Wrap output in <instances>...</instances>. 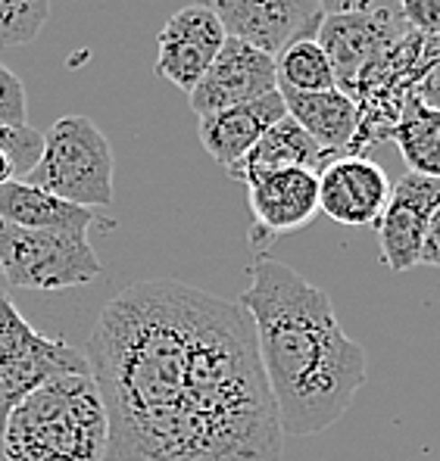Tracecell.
<instances>
[{
    "mask_svg": "<svg viewBox=\"0 0 440 461\" xmlns=\"http://www.w3.org/2000/svg\"><path fill=\"white\" fill-rule=\"evenodd\" d=\"M10 181H19V168H16V162H13L10 156L0 153V187L10 185Z\"/></svg>",
    "mask_w": 440,
    "mask_h": 461,
    "instance_id": "27",
    "label": "cell"
},
{
    "mask_svg": "<svg viewBox=\"0 0 440 461\" xmlns=\"http://www.w3.org/2000/svg\"><path fill=\"white\" fill-rule=\"evenodd\" d=\"M6 461H106L110 421L91 371H66L32 390L0 433Z\"/></svg>",
    "mask_w": 440,
    "mask_h": 461,
    "instance_id": "3",
    "label": "cell"
},
{
    "mask_svg": "<svg viewBox=\"0 0 440 461\" xmlns=\"http://www.w3.org/2000/svg\"><path fill=\"white\" fill-rule=\"evenodd\" d=\"M238 306L253 321L284 439L316 437L341 421L369 377V358L347 337L328 290L260 253Z\"/></svg>",
    "mask_w": 440,
    "mask_h": 461,
    "instance_id": "2",
    "label": "cell"
},
{
    "mask_svg": "<svg viewBox=\"0 0 440 461\" xmlns=\"http://www.w3.org/2000/svg\"><path fill=\"white\" fill-rule=\"evenodd\" d=\"M50 16V0H0V47L35 41Z\"/></svg>",
    "mask_w": 440,
    "mask_h": 461,
    "instance_id": "20",
    "label": "cell"
},
{
    "mask_svg": "<svg viewBox=\"0 0 440 461\" xmlns=\"http://www.w3.org/2000/svg\"><path fill=\"white\" fill-rule=\"evenodd\" d=\"M331 159H335V156L325 153L290 115H284L281 122H275V125L256 140L253 150L228 168V175H232L234 181H241V185L250 175L272 172V168H307V172L319 175Z\"/></svg>",
    "mask_w": 440,
    "mask_h": 461,
    "instance_id": "17",
    "label": "cell"
},
{
    "mask_svg": "<svg viewBox=\"0 0 440 461\" xmlns=\"http://www.w3.org/2000/svg\"><path fill=\"white\" fill-rule=\"evenodd\" d=\"M422 104H428L431 110H437L440 113V66L435 72H431L428 78L422 81V87H418V94H416Z\"/></svg>",
    "mask_w": 440,
    "mask_h": 461,
    "instance_id": "25",
    "label": "cell"
},
{
    "mask_svg": "<svg viewBox=\"0 0 440 461\" xmlns=\"http://www.w3.org/2000/svg\"><path fill=\"white\" fill-rule=\"evenodd\" d=\"M288 115L322 147L328 156L353 153L356 134H360V106L344 91L297 94L281 91Z\"/></svg>",
    "mask_w": 440,
    "mask_h": 461,
    "instance_id": "15",
    "label": "cell"
},
{
    "mask_svg": "<svg viewBox=\"0 0 440 461\" xmlns=\"http://www.w3.org/2000/svg\"><path fill=\"white\" fill-rule=\"evenodd\" d=\"M41 150H44V134L32 125H0V153H6L19 168V181L38 166Z\"/></svg>",
    "mask_w": 440,
    "mask_h": 461,
    "instance_id": "21",
    "label": "cell"
},
{
    "mask_svg": "<svg viewBox=\"0 0 440 461\" xmlns=\"http://www.w3.org/2000/svg\"><path fill=\"white\" fill-rule=\"evenodd\" d=\"M375 0H322L325 16H337V13H356V10H369Z\"/></svg>",
    "mask_w": 440,
    "mask_h": 461,
    "instance_id": "26",
    "label": "cell"
},
{
    "mask_svg": "<svg viewBox=\"0 0 440 461\" xmlns=\"http://www.w3.org/2000/svg\"><path fill=\"white\" fill-rule=\"evenodd\" d=\"M247 203L253 215V240H275L307 228L319 209V175L307 168H272L247 181Z\"/></svg>",
    "mask_w": 440,
    "mask_h": 461,
    "instance_id": "11",
    "label": "cell"
},
{
    "mask_svg": "<svg viewBox=\"0 0 440 461\" xmlns=\"http://www.w3.org/2000/svg\"><path fill=\"white\" fill-rule=\"evenodd\" d=\"M85 358L110 421L106 461H281V421L238 303L138 281L104 306Z\"/></svg>",
    "mask_w": 440,
    "mask_h": 461,
    "instance_id": "1",
    "label": "cell"
},
{
    "mask_svg": "<svg viewBox=\"0 0 440 461\" xmlns=\"http://www.w3.org/2000/svg\"><path fill=\"white\" fill-rule=\"evenodd\" d=\"M440 200V181L406 172L390 191V200L378 219V249L390 271H412L422 266L425 230Z\"/></svg>",
    "mask_w": 440,
    "mask_h": 461,
    "instance_id": "13",
    "label": "cell"
},
{
    "mask_svg": "<svg viewBox=\"0 0 440 461\" xmlns=\"http://www.w3.org/2000/svg\"><path fill=\"white\" fill-rule=\"evenodd\" d=\"M0 221H10L19 228L35 230H66V234H81L94 228V209L76 206L69 200L41 191L25 181H10L0 187Z\"/></svg>",
    "mask_w": 440,
    "mask_h": 461,
    "instance_id": "16",
    "label": "cell"
},
{
    "mask_svg": "<svg viewBox=\"0 0 440 461\" xmlns=\"http://www.w3.org/2000/svg\"><path fill=\"white\" fill-rule=\"evenodd\" d=\"M409 166V172L440 181V113L412 97L390 138Z\"/></svg>",
    "mask_w": 440,
    "mask_h": 461,
    "instance_id": "18",
    "label": "cell"
},
{
    "mask_svg": "<svg viewBox=\"0 0 440 461\" xmlns=\"http://www.w3.org/2000/svg\"><path fill=\"white\" fill-rule=\"evenodd\" d=\"M66 371H91L85 352L35 330L0 290V433L32 390Z\"/></svg>",
    "mask_w": 440,
    "mask_h": 461,
    "instance_id": "6",
    "label": "cell"
},
{
    "mask_svg": "<svg viewBox=\"0 0 440 461\" xmlns=\"http://www.w3.org/2000/svg\"><path fill=\"white\" fill-rule=\"evenodd\" d=\"M409 23L403 19L400 6L394 4H371L369 10L337 13L325 16L316 41L328 53L331 69H335L337 91H344L350 100L362 87V81L371 76L378 63L409 35Z\"/></svg>",
    "mask_w": 440,
    "mask_h": 461,
    "instance_id": "7",
    "label": "cell"
},
{
    "mask_svg": "<svg viewBox=\"0 0 440 461\" xmlns=\"http://www.w3.org/2000/svg\"><path fill=\"white\" fill-rule=\"evenodd\" d=\"M390 191L388 172L365 153L335 156L319 172V209L347 228L378 225Z\"/></svg>",
    "mask_w": 440,
    "mask_h": 461,
    "instance_id": "12",
    "label": "cell"
},
{
    "mask_svg": "<svg viewBox=\"0 0 440 461\" xmlns=\"http://www.w3.org/2000/svg\"><path fill=\"white\" fill-rule=\"evenodd\" d=\"M400 13L412 32L440 35V0H400Z\"/></svg>",
    "mask_w": 440,
    "mask_h": 461,
    "instance_id": "23",
    "label": "cell"
},
{
    "mask_svg": "<svg viewBox=\"0 0 440 461\" xmlns=\"http://www.w3.org/2000/svg\"><path fill=\"white\" fill-rule=\"evenodd\" d=\"M275 91H279V72H275L272 53L256 50V47L228 35L219 57L197 81V87L188 94V100H191V110L203 119L209 113L228 110V106L253 104Z\"/></svg>",
    "mask_w": 440,
    "mask_h": 461,
    "instance_id": "9",
    "label": "cell"
},
{
    "mask_svg": "<svg viewBox=\"0 0 440 461\" xmlns=\"http://www.w3.org/2000/svg\"><path fill=\"white\" fill-rule=\"evenodd\" d=\"M275 72H279V91L297 94H319L335 91V69H331L328 53L316 38L294 41L275 57Z\"/></svg>",
    "mask_w": 440,
    "mask_h": 461,
    "instance_id": "19",
    "label": "cell"
},
{
    "mask_svg": "<svg viewBox=\"0 0 440 461\" xmlns=\"http://www.w3.org/2000/svg\"><path fill=\"white\" fill-rule=\"evenodd\" d=\"M97 253L81 234L0 221V275L19 290H69L100 277Z\"/></svg>",
    "mask_w": 440,
    "mask_h": 461,
    "instance_id": "5",
    "label": "cell"
},
{
    "mask_svg": "<svg viewBox=\"0 0 440 461\" xmlns=\"http://www.w3.org/2000/svg\"><path fill=\"white\" fill-rule=\"evenodd\" d=\"M228 32L209 6L188 4L162 25L157 38V72L179 91L191 94L219 57Z\"/></svg>",
    "mask_w": 440,
    "mask_h": 461,
    "instance_id": "10",
    "label": "cell"
},
{
    "mask_svg": "<svg viewBox=\"0 0 440 461\" xmlns=\"http://www.w3.org/2000/svg\"><path fill=\"white\" fill-rule=\"evenodd\" d=\"M243 44L279 57L294 41L316 38L325 23L322 0H197Z\"/></svg>",
    "mask_w": 440,
    "mask_h": 461,
    "instance_id": "8",
    "label": "cell"
},
{
    "mask_svg": "<svg viewBox=\"0 0 440 461\" xmlns=\"http://www.w3.org/2000/svg\"><path fill=\"white\" fill-rule=\"evenodd\" d=\"M422 266L440 268V200L431 212L428 230H425V247H422Z\"/></svg>",
    "mask_w": 440,
    "mask_h": 461,
    "instance_id": "24",
    "label": "cell"
},
{
    "mask_svg": "<svg viewBox=\"0 0 440 461\" xmlns=\"http://www.w3.org/2000/svg\"><path fill=\"white\" fill-rule=\"evenodd\" d=\"M0 125H29V104H25V85L16 72L0 63Z\"/></svg>",
    "mask_w": 440,
    "mask_h": 461,
    "instance_id": "22",
    "label": "cell"
},
{
    "mask_svg": "<svg viewBox=\"0 0 440 461\" xmlns=\"http://www.w3.org/2000/svg\"><path fill=\"white\" fill-rule=\"evenodd\" d=\"M113 172L116 159L106 134L87 115H63L44 131L38 166L23 181L91 209L113 203Z\"/></svg>",
    "mask_w": 440,
    "mask_h": 461,
    "instance_id": "4",
    "label": "cell"
},
{
    "mask_svg": "<svg viewBox=\"0 0 440 461\" xmlns=\"http://www.w3.org/2000/svg\"><path fill=\"white\" fill-rule=\"evenodd\" d=\"M288 115L281 91L266 94L253 104L228 106V110L209 113L200 119V144L215 162L232 168L256 147V140Z\"/></svg>",
    "mask_w": 440,
    "mask_h": 461,
    "instance_id": "14",
    "label": "cell"
}]
</instances>
